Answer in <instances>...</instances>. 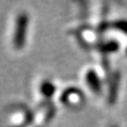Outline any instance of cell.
<instances>
[{"instance_id":"3957f363","label":"cell","mask_w":127,"mask_h":127,"mask_svg":"<svg viewBox=\"0 0 127 127\" xmlns=\"http://www.w3.org/2000/svg\"><path fill=\"white\" fill-rule=\"evenodd\" d=\"M59 100L64 106L69 108L79 107L83 102V92L75 87H67L59 93Z\"/></svg>"},{"instance_id":"8992f818","label":"cell","mask_w":127,"mask_h":127,"mask_svg":"<svg viewBox=\"0 0 127 127\" xmlns=\"http://www.w3.org/2000/svg\"><path fill=\"white\" fill-rule=\"evenodd\" d=\"M109 127H116V126H109Z\"/></svg>"},{"instance_id":"277c9868","label":"cell","mask_w":127,"mask_h":127,"mask_svg":"<svg viewBox=\"0 0 127 127\" xmlns=\"http://www.w3.org/2000/svg\"><path fill=\"white\" fill-rule=\"evenodd\" d=\"M56 113V107L53 103L40 104L33 112L32 123L37 127H45L52 121Z\"/></svg>"},{"instance_id":"5b68a950","label":"cell","mask_w":127,"mask_h":127,"mask_svg":"<svg viewBox=\"0 0 127 127\" xmlns=\"http://www.w3.org/2000/svg\"><path fill=\"white\" fill-rule=\"evenodd\" d=\"M36 94L40 104L52 103L51 100L57 94V86L50 79H41L36 87Z\"/></svg>"},{"instance_id":"7a4b0ae2","label":"cell","mask_w":127,"mask_h":127,"mask_svg":"<svg viewBox=\"0 0 127 127\" xmlns=\"http://www.w3.org/2000/svg\"><path fill=\"white\" fill-rule=\"evenodd\" d=\"M33 112L24 104H16L8 113V127H27L32 123Z\"/></svg>"},{"instance_id":"6da1fadb","label":"cell","mask_w":127,"mask_h":127,"mask_svg":"<svg viewBox=\"0 0 127 127\" xmlns=\"http://www.w3.org/2000/svg\"><path fill=\"white\" fill-rule=\"evenodd\" d=\"M29 15L26 11H19L15 15L10 31V44L14 51L23 50L26 46L29 29Z\"/></svg>"}]
</instances>
